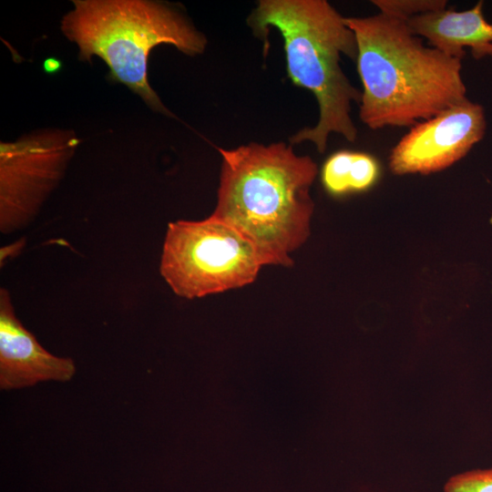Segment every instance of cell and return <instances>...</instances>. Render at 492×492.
<instances>
[{"label":"cell","instance_id":"obj_4","mask_svg":"<svg viewBox=\"0 0 492 492\" xmlns=\"http://www.w3.org/2000/svg\"><path fill=\"white\" fill-rule=\"evenodd\" d=\"M61 31L78 47V59L100 57L108 77L138 94L153 110L170 115L148 80L150 51L172 45L187 56L204 52L206 36L176 8L151 0H74Z\"/></svg>","mask_w":492,"mask_h":492},{"label":"cell","instance_id":"obj_9","mask_svg":"<svg viewBox=\"0 0 492 492\" xmlns=\"http://www.w3.org/2000/svg\"><path fill=\"white\" fill-rule=\"evenodd\" d=\"M414 35L444 54L462 59L465 47L476 59L492 56V24L483 15V1L464 11L444 9L415 16L406 22Z\"/></svg>","mask_w":492,"mask_h":492},{"label":"cell","instance_id":"obj_2","mask_svg":"<svg viewBox=\"0 0 492 492\" xmlns=\"http://www.w3.org/2000/svg\"><path fill=\"white\" fill-rule=\"evenodd\" d=\"M354 33L361 121L411 128L466 99L461 59L426 46L406 22L381 13L343 17Z\"/></svg>","mask_w":492,"mask_h":492},{"label":"cell","instance_id":"obj_3","mask_svg":"<svg viewBox=\"0 0 492 492\" xmlns=\"http://www.w3.org/2000/svg\"><path fill=\"white\" fill-rule=\"evenodd\" d=\"M248 23L264 38L270 27L281 33L288 77L317 100V124L300 129L290 138V144L311 141L323 153L331 133L355 141L358 132L352 105L360 104L362 91L340 66L343 55L353 60L357 56L354 33L343 16L325 0H261Z\"/></svg>","mask_w":492,"mask_h":492},{"label":"cell","instance_id":"obj_6","mask_svg":"<svg viewBox=\"0 0 492 492\" xmlns=\"http://www.w3.org/2000/svg\"><path fill=\"white\" fill-rule=\"evenodd\" d=\"M79 139L71 130L45 129L0 144V231L27 227L62 179Z\"/></svg>","mask_w":492,"mask_h":492},{"label":"cell","instance_id":"obj_5","mask_svg":"<svg viewBox=\"0 0 492 492\" xmlns=\"http://www.w3.org/2000/svg\"><path fill=\"white\" fill-rule=\"evenodd\" d=\"M262 266L254 246L211 215L167 227L159 272L179 297L201 298L241 288L255 281Z\"/></svg>","mask_w":492,"mask_h":492},{"label":"cell","instance_id":"obj_10","mask_svg":"<svg viewBox=\"0 0 492 492\" xmlns=\"http://www.w3.org/2000/svg\"><path fill=\"white\" fill-rule=\"evenodd\" d=\"M380 173L377 160L364 152L340 150L332 154L321 170L324 189L333 196L364 191L371 188Z\"/></svg>","mask_w":492,"mask_h":492},{"label":"cell","instance_id":"obj_11","mask_svg":"<svg viewBox=\"0 0 492 492\" xmlns=\"http://www.w3.org/2000/svg\"><path fill=\"white\" fill-rule=\"evenodd\" d=\"M379 13L407 22L409 19L446 9V0H372Z\"/></svg>","mask_w":492,"mask_h":492},{"label":"cell","instance_id":"obj_1","mask_svg":"<svg viewBox=\"0 0 492 492\" xmlns=\"http://www.w3.org/2000/svg\"><path fill=\"white\" fill-rule=\"evenodd\" d=\"M217 149L220 184L210 215L244 236L264 266H292L291 254L311 233L316 163L282 141Z\"/></svg>","mask_w":492,"mask_h":492},{"label":"cell","instance_id":"obj_8","mask_svg":"<svg viewBox=\"0 0 492 492\" xmlns=\"http://www.w3.org/2000/svg\"><path fill=\"white\" fill-rule=\"evenodd\" d=\"M76 365L71 358L47 352L16 317L12 298L0 289V386L19 389L39 382H65Z\"/></svg>","mask_w":492,"mask_h":492},{"label":"cell","instance_id":"obj_7","mask_svg":"<svg viewBox=\"0 0 492 492\" xmlns=\"http://www.w3.org/2000/svg\"><path fill=\"white\" fill-rule=\"evenodd\" d=\"M485 130L482 106L466 98L411 127L391 151L390 169L397 175L445 169L464 158Z\"/></svg>","mask_w":492,"mask_h":492},{"label":"cell","instance_id":"obj_12","mask_svg":"<svg viewBox=\"0 0 492 492\" xmlns=\"http://www.w3.org/2000/svg\"><path fill=\"white\" fill-rule=\"evenodd\" d=\"M444 492H492V466L451 477L444 486Z\"/></svg>","mask_w":492,"mask_h":492}]
</instances>
